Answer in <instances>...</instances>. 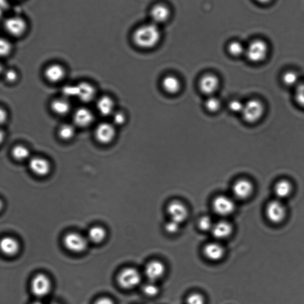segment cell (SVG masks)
<instances>
[{
  "label": "cell",
  "mask_w": 304,
  "mask_h": 304,
  "mask_svg": "<svg viewBox=\"0 0 304 304\" xmlns=\"http://www.w3.org/2000/svg\"><path fill=\"white\" fill-rule=\"evenodd\" d=\"M205 108L210 112H216L220 108V101L216 97L210 96L205 102Z\"/></svg>",
  "instance_id": "1f68e13d"
},
{
  "label": "cell",
  "mask_w": 304,
  "mask_h": 304,
  "mask_svg": "<svg viewBox=\"0 0 304 304\" xmlns=\"http://www.w3.org/2000/svg\"><path fill=\"white\" fill-rule=\"evenodd\" d=\"M299 75L294 71H288L282 77V81L287 86H293L299 82Z\"/></svg>",
  "instance_id": "f546056e"
},
{
  "label": "cell",
  "mask_w": 304,
  "mask_h": 304,
  "mask_svg": "<svg viewBox=\"0 0 304 304\" xmlns=\"http://www.w3.org/2000/svg\"><path fill=\"white\" fill-rule=\"evenodd\" d=\"M5 78L9 83H14L18 79L17 73L16 71L9 70L5 73Z\"/></svg>",
  "instance_id": "b9f144b4"
},
{
  "label": "cell",
  "mask_w": 304,
  "mask_h": 304,
  "mask_svg": "<svg viewBox=\"0 0 304 304\" xmlns=\"http://www.w3.org/2000/svg\"><path fill=\"white\" fill-rule=\"evenodd\" d=\"M73 118L76 126L85 128L90 126L93 123L94 115L90 109L80 108L74 112Z\"/></svg>",
  "instance_id": "2e32d148"
},
{
  "label": "cell",
  "mask_w": 304,
  "mask_h": 304,
  "mask_svg": "<svg viewBox=\"0 0 304 304\" xmlns=\"http://www.w3.org/2000/svg\"><path fill=\"white\" fill-rule=\"evenodd\" d=\"M204 255L208 260L216 261L224 257L225 250L219 243H211L207 244L203 250Z\"/></svg>",
  "instance_id": "d6986e66"
},
{
  "label": "cell",
  "mask_w": 304,
  "mask_h": 304,
  "mask_svg": "<svg viewBox=\"0 0 304 304\" xmlns=\"http://www.w3.org/2000/svg\"><path fill=\"white\" fill-rule=\"evenodd\" d=\"M267 44L261 40H255L249 45L246 51V54L249 60L257 63L264 60L267 56Z\"/></svg>",
  "instance_id": "3957f363"
},
{
  "label": "cell",
  "mask_w": 304,
  "mask_h": 304,
  "mask_svg": "<svg viewBox=\"0 0 304 304\" xmlns=\"http://www.w3.org/2000/svg\"><path fill=\"white\" fill-rule=\"evenodd\" d=\"M287 214L286 208L282 201L274 200L267 204L266 214L268 220L273 223H279L284 220Z\"/></svg>",
  "instance_id": "5b68a950"
},
{
  "label": "cell",
  "mask_w": 304,
  "mask_h": 304,
  "mask_svg": "<svg viewBox=\"0 0 304 304\" xmlns=\"http://www.w3.org/2000/svg\"><path fill=\"white\" fill-rule=\"evenodd\" d=\"M32 304H44L41 302H36V303H33Z\"/></svg>",
  "instance_id": "bcb514c9"
},
{
  "label": "cell",
  "mask_w": 304,
  "mask_h": 304,
  "mask_svg": "<svg viewBox=\"0 0 304 304\" xmlns=\"http://www.w3.org/2000/svg\"><path fill=\"white\" fill-rule=\"evenodd\" d=\"M162 87L168 94H175L180 91L181 82L177 77L167 76L163 78L162 82Z\"/></svg>",
  "instance_id": "d4e9b609"
},
{
  "label": "cell",
  "mask_w": 304,
  "mask_h": 304,
  "mask_svg": "<svg viewBox=\"0 0 304 304\" xmlns=\"http://www.w3.org/2000/svg\"><path fill=\"white\" fill-rule=\"evenodd\" d=\"M167 211L171 220L180 224L186 221L189 216L187 207L180 201H175L170 203L167 207Z\"/></svg>",
  "instance_id": "8fae6325"
},
{
  "label": "cell",
  "mask_w": 304,
  "mask_h": 304,
  "mask_svg": "<svg viewBox=\"0 0 304 304\" xmlns=\"http://www.w3.org/2000/svg\"><path fill=\"white\" fill-rule=\"evenodd\" d=\"M228 49L229 53L234 56H240L245 52L243 44L238 41L232 42L229 44Z\"/></svg>",
  "instance_id": "4dcf8cb0"
},
{
  "label": "cell",
  "mask_w": 304,
  "mask_h": 304,
  "mask_svg": "<svg viewBox=\"0 0 304 304\" xmlns=\"http://www.w3.org/2000/svg\"><path fill=\"white\" fill-rule=\"evenodd\" d=\"M257 1L261 3V4H267V3L270 2L272 0H257Z\"/></svg>",
  "instance_id": "f6af8a7d"
},
{
  "label": "cell",
  "mask_w": 304,
  "mask_h": 304,
  "mask_svg": "<svg viewBox=\"0 0 304 304\" xmlns=\"http://www.w3.org/2000/svg\"><path fill=\"white\" fill-rule=\"evenodd\" d=\"M244 104L240 101L233 100L229 104V108L231 111L234 112H240L243 111Z\"/></svg>",
  "instance_id": "60d3db41"
},
{
  "label": "cell",
  "mask_w": 304,
  "mask_h": 304,
  "mask_svg": "<svg viewBox=\"0 0 304 304\" xmlns=\"http://www.w3.org/2000/svg\"><path fill=\"white\" fill-rule=\"evenodd\" d=\"M51 284L48 277L43 274H39L32 280L31 289L33 294L38 297H44L49 294Z\"/></svg>",
  "instance_id": "30bf717a"
},
{
  "label": "cell",
  "mask_w": 304,
  "mask_h": 304,
  "mask_svg": "<svg viewBox=\"0 0 304 304\" xmlns=\"http://www.w3.org/2000/svg\"><path fill=\"white\" fill-rule=\"evenodd\" d=\"M254 187L250 181L246 179H241L234 184L232 190L237 198L240 200H245L252 196Z\"/></svg>",
  "instance_id": "4fadbf2b"
},
{
  "label": "cell",
  "mask_w": 304,
  "mask_h": 304,
  "mask_svg": "<svg viewBox=\"0 0 304 304\" xmlns=\"http://www.w3.org/2000/svg\"><path fill=\"white\" fill-rule=\"evenodd\" d=\"M165 265L159 261L150 262L145 267V275L152 282H154L162 278L165 273Z\"/></svg>",
  "instance_id": "5bb4252c"
},
{
  "label": "cell",
  "mask_w": 304,
  "mask_h": 304,
  "mask_svg": "<svg viewBox=\"0 0 304 304\" xmlns=\"http://www.w3.org/2000/svg\"><path fill=\"white\" fill-rule=\"evenodd\" d=\"M214 212L222 216H227L234 213L235 203L231 198L225 196H219L213 202Z\"/></svg>",
  "instance_id": "ba28073f"
},
{
  "label": "cell",
  "mask_w": 304,
  "mask_h": 304,
  "mask_svg": "<svg viewBox=\"0 0 304 304\" xmlns=\"http://www.w3.org/2000/svg\"><path fill=\"white\" fill-rule=\"evenodd\" d=\"M4 26L5 31L14 37H22L27 29L26 21L19 16L8 18L4 21Z\"/></svg>",
  "instance_id": "52a82bcc"
},
{
  "label": "cell",
  "mask_w": 304,
  "mask_h": 304,
  "mask_svg": "<svg viewBox=\"0 0 304 304\" xmlns=\"http://www.w3.org/2000/svg\"><path fill=\"white\" fill-rule=\"evenodd\" d=\"M29 168L36 175L39 177H46L50 174L51 165L50 161L41 156H35L30 159Z\"/></svg>",
  "instance_id": "7c38bea8"
},
{
  "label": "cell",
  "mask_w": 304,
  "mask_h": 304,
  "mask_svg": "<svg viewBox=\"0 0 304 304\" xmlns=\"http://www.w3.org/2000/svg\"><path fill=\"white\" fill-rule=\"evenodd\" d=\"M1 249L5 254L13 255L19 251V243L13 238L5 237L1 241Z\"/></svg>",
  "instance_id": "484cf974"
},
{
  "label": "cell",
  "mask_w": 304,
  "mask_h": 304,
  "mask_svg": "<svg viewBox=\"0 0 304 304\" xmlns=\"http://www.w3.org/2000/svg\"><path fill=\"white\" fill-rule=\"evenodd\" d=\"M77 97L83 102L89 103L94 100L96 90L93 85L88 82H81L77 85Z\"/></svg>",
  "instance_id": "e0dca14e"
},
{
  "label": "cell",
  "mask_w": 304,
  "mask_h": 304,
  "mask_svg": "<svg viewBox=\"0 0 304 304\" xmlns=\"http://www.w3.org/2000/svg\"><path fill=\"white\" fill-rule=\"evenodd\" d=\"M180 223L170 220L165 225V231L169 234H175L178 233L180 228Z\"/></svg>",
  "instance_id": "8d00e7d4"
},
{
  "label": "cell",
  "mask_w": 304,
  "mask_h": 304,
  "mask_svg": "<svg viewBox=\"0 0 304 304\" xmlns=\"http://www.w3.org/2000/svg\"><path fill=\"white\" fill-rule=\"evenodd\" d=\"M11 155L15 160L23 161L28 159L30 156L29 149L23 145H16L12 149Z\"/></svg>",
  "instance_id": "83f0119b"
},
{
  "label": "cell",
  "mask_w": 304,
  "mask_h": 304,
  "mask_svg": "<svg viewBox=\"0 0 304 304\" xmlns=\"http://www.w3.org/2000/svg\"><path fill=\"white\" fill-rule=\"evenodd\" d=\"M187 304H205L204 298L198 293L191 294L187 298Z\"/></svg>",
  "instance_id": "d590c367"
},
{
  "label": "cell",
  "mask_w": 304,
  "mask_h": 304,
  "mask_svg": "<svg viewBox=\"0 0 304 304\" xmlns=\"http://www.w3.org/2000/svg\"><path fill=\"white\" fill-rule=\"evenodd\" d=\"M264 106L260 101L252 100L244 104L241 114L247 123H254L263 116Z\"/></svg>",
  "instance_id": "7a4b0ae2"
},
{
  "label": "cell",
  "mask_w": 304,
  "mask_h": 304,
  "mask_svg": "<svg viewBox=\"0 0 304 304\" xmlns=\"http://www.w3.org/2000/svg\"><path fill=\"white\" fill-rule=\"evenodd\" d=\"M12 50L11 44L7 40L1 39V44H0V52L3 56H7L10 53Z\"/></svg>",
  "instance_id": "74e56055"
},
{
  "label": "cell",
  "mask_w": 304,
  "mask_h": 304,
  "mask_svg": "<svg viewBox=\"0 0 304 304\" xmlns=\"http://www.w3.org/2000/svg\"></svg>",
  "instance_id": "7dc6e473"
},
{
  "label": "cell",
  "mask_w": 304,
  "mask_h": 304,
  "mask_svg": "<svg viewBox=\"0 0 304 304\" xmlns=\"http://www.w3.org/2000/svg\"><path fill=\"white\" fill-rule=\"evenodd\" d=\"M112 120L114 125L122 126L126 122V117L123 112L120 111L115 112L112 115Z\"/></svg>",
  "instance_id": "f35d334b"
},
{
  "label": "cell",
  "mask_w": 304,
  "mask_h": 304,
  "mask_svg": "<svg viewBox=\"0 0 304 304\" xmlns=\"http://www.w3.org/2000/svg\"><path fill=\"white\" fill-rule=\"evenodd\" d=\"M143 291H144L146 296L150 297H156L159 293V287L154 284V282H152L146 284L144 289H143Z\"/></svg>",
  "instance_id": "d6a6232c"
},
{
  "label": "cell",
  "mask_w": 304,
  "mask_h": 304,
  "mask_svg": "<svg viewBox=\"0 0 304 304\" xmlns=\"http://www.w3.org/2000/svg\"><path fill=\"white\" fill-rule=\"evenodd\" d=\"M211 232L217 239L224 240L230 236L233 232V228L230 223L220 221L214 225Z\"/></svg>",
  "instance_id": "44dd1931"
},
{
  "label": "cell",
  "mask_w": 304,
  "mask_h": 304,
  "mask_svg": "<svg viewBox=\"0 0 304 304\" xmlns=\"http://www.w3.org/2000/svg\"><path fill=\"white\" fill-rule=\"evenodd\" d=\"M117 279L120 287L126 290H131L140 284L142 278L139 271L129 267L122 270Z\"/></svg>",
  "instance_id": "277c9868"
},
{
  "label": "cell",
  "mask_w": 304,
  "mask_h": 304,
  "mask_svg": "<svg viewBox=\"0 0 304 304\" xmlns=\"http://www.w3.org/2000/svg\"><path fill=\"white\" fill-rule=\"evenodd\" d=\"M95 304H114V303L108 298H102V299L98 300Z\"/></svg>",
  "instance_id": "7bdbcfd3"
},
{
  "label": "cell",
  "mask_w": 304,
  "mask_h": 304,
  "mask_svg": "<svg viewBox=\"0 0 304 304\" xmlns=\"http://www.w3.org/2000/svg\"><path fill=\"white\" fill-rule=\"evenodd\" d=\"M106 231L100 226H95L89 231L88 240L94 243H101L105 239Z\"/></svg>",
  "instance_id": "4316f807"
},
{
  "label": "cell",
  "mask_w": 304,
  "mask_h": 304,
  "mask_svg": "<svg viewBox=\"0 0 304 304\" xmlns=\"http://www.w3.org/2000/svg\"><path fill=\"white\" fill-rule=\"evenodd\" d=\"M114 101L111 97L103 96L97 101V108L98 111L102 116L112 115L114 113Z\"/></svg>",
  "instance_id": "7402d4cb"
},
{
  "label": "cell",
  "mask_w": 304,
  "mask_h": 304,
  "mask_svg": "<svg viewBox=\"0 0 304 304\" xmlns=\"http://www.w3.org/2000/svg\"><path fill=\"white\" fill-rule=\"evenodd\" d=\"M170 14L171 12L169 8L163 4L154 5L151 11L152 20L156 25L166 22L169 19Z\"/></svg>",
  "instance_id": "ffe728a7"
},
{
  "label": "cell",
  "mask_w": 304,
  "mask_h": 304,
  "mask_svg": "<svg viewBox=\"0 0 304 304\" xmlns=\"http://www.w3.org/2000/svg\"><path fill=\"white\" fill-rule=\"evenodd\" d=\"M62 93L65 98L77 97V88L76 86H66L62 89Z\"/></svg>",
  "instance_id": "ab89813d"
},
{
  "label": "cell",
  "mask_w": 304,
  "mask_h": 304,
  "mask_svg": "<svg viewBox=\"0 0 304 304\" xmlns=\"http://www.w3.org/2000/svg\"><path fill=\"white\" fill-rule=\"evenodd\" d=\"M161 34L157 25L153 23L139 27L133 35L136 46L142 49H151L159 43Z\"/></svg>",
  "instance_id": "6da1fadb"
},
{
  "label": "cell",
  "mask_w": 304,
  "mask_h": 304,
  "mask_svg": "<svg viewBox=\"0 0 304 304\" xmlns=\"http://www.w3.org/2000/svg\"><path fill=\"white\" fill-rule=\"evenodd\" d=\"M7 112H6L5 110L1 109V123L2 124L3 123H4V122H5L6 120H7Z\"/></svg>",
  "instance_id": "ee69618b"
},
{
  "label": "cell",
  "mask_w": 304,
  "mask_h": 304,
  "mask_svg": "<svg viewBox=\"0 0 304 304\" xmlns=\"http://www.w3.org/2000/svg\"><path fill=\"white\" fill-rule=\"evenodd\" d=\"M44 76L50 82L58 83L64 79L65 70L60 64H51L45 70Z\"/></svg>",
  "instance_id": "ac0fdd59"
},
{
  "label": "cell",
  "mask_w": 304,
  "mask_h": 304,
  "mask_svg": "<svg viewBox=\"0 0 304 304\" xmlns=\"http://www.w3.org/2000/svg\"><path fill=\"white\" fill-rule=\"evenodd\" d=\"M295 97L298 104L304 107V82L298 85Z\"/></svg>",
  "instance_id": "e575fe53"
},
{
  "label": "cell",
  "mask_w": 304,
  "mask_h": 304,
  "mask_svg": "<svg viewBox=\"0 0 304 304\" xmlns=\"http://www.w3.org/2000/svg\"><path fill=\"white\" fill-rule=\"evenodd\" d=\"M219 85L218 78L211 74L203 76L199 82V88L202 92L208 96H211L217 90Z\"/></svg>",
  "instance_id": "9a60e30c"
},
{
  "label": "cell",
  "mask_w": 304,
  "mask_h": 304,
  "mask_svg": "<svg viewBox=\"0 0 304 304\" xmlns=\"http://www.w3.org/2000/svg\"><path fill=\"white\" fill-rule=\"evenodd\" d=\"M116 136L114 125L102 123L98 125L95 131L97 141L102 145H108L114 141Z\"/></svg>",
  "instance_id": "8992f818"
},
{
  "label": "cell",
  "mask_w": 304,
  "mask_h": 304,
  "mask_svg": "<svg viewBox=\"0 0 304 304\" xmlns=\"http://www.w3.org/2000/svg\"><path fill=\"white\" fill-rule=\"evenodd\" d=\"M214 223L210 217L205 216L202 217L199 222V228L202 231H208L212 230Z\"/></svg>",
  "instance_id": "836d02e7"
},
{
  "label": "cell",
  "mask_w": 304,
  "mask_h": 304,
  "mask_svg": "<svg viewBox=\"0 0 304 304\" xmlns=\"http://www.w3.org/2000/svg\"><path fill=\"white\" fill-rule=\"evenodd\" d=\"M75 128L72 124H64L61 125L58 130V136L64 141H69L75 135Z\"/></svg>",
  "instance_id": "f1b7e54d"
},
{
  "label": "cell",
  "mask_w": 304,
  "mask_h": 304,
  "mask_svg": "<svg viewBox=\"0 0 304 304\" xmlns=\"http://www.w3.org/2000/svg\"><path fill=\"white\" fill-rule=\"evenodd\" d=\"M65 247L74 253H82L87 248L88 241L82 235L76 233H70L65 235L64 239Z\"/></svg>",
  "instance_id": "9c48e42d"
},
{
  "label": "cell",
  "mask_w": 304,
  "mask_h": 304,
  "mask_svg": "<svg viewBox=\"0 0 304 304\" xmlns=\"http://www.w3.org/2000/svg\"><path fill=\"white\" fill-rule=\"evenodd\" d=\"M293 191V186L290 181L286 180H280L275 184L274 187V192L277 197V199L282 201L288 198Z\"/></svg>",
  "instance_id": "603a6c76"
},
{
  "label": "cell",
  "mask_w": 304,
  "mask_h": 304,
  "mask_svg": "<svg viewBox=\"0 0 304 304\" xmlns=\"http://www.w3.org/2000/svg\"><path fill=\"white\" fill-rule=\"evenodd\" d=\"M50 107L52 111L58 115L67 114L71 109L70 103L65 98L52 101Z\"/></svg>",
  "instance_id": "cb8c5ba5"
}]
</instances>
